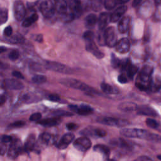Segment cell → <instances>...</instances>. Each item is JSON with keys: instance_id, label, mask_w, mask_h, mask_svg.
Masks as SVG:
<instances>
[{"instance_id": "cell-4", "label": "cell", "mask_w": 161, "mask_h": 161, "mask_svg": "<svg viewBox=\"0 0 161 161\" xmlns=\"http://www.w3.org/2000/svg\"><path fill=\"white\" fill-rule=\"evenodd\" d=\"M40 11L46 18H51L55 11V2L50 0L43 1L40 4Z\"/></svg>"}, {"instance_id": "cell-26", "label": "cell", "mask_w": 161, "mask_h": 161, "mask_svg": "<svg viewBox=\"0 0 161 161\" xmlns=\"http://www.w3.org/2000/svg\"><path fill=\"white\" fill-rule=\"evenodd\" d=\"M93 112V109L89 105L87 104H81L80 106H78L77 113L80 115H88Z\"/></svg>"}, {"instance_id": "cell-22", "label": "cell", "mask_w": 161, "mask_h": 161, "mask_svg": "<svg viewBox=\"0 0 161 161\" xmlns=\"http://www.w3.org/2000/svg\"><path fill=\"white\" fill-rule=\"evenodd\" d=\"M68 5L65 1L59 0L55 2V11L60 15H64L67 13Z\"/></svg>"}, {"instance_id": "cell-51", "label": "cell", "mask_w": 161, "mask_h": 161, "mask_svg": "<svg viewBox=\"0 0 161 161\" xmlns=\"http://www.w3.org/2000/svg\"><path fill=\"white\" fill-rule=\"evenodd\" d=\"M48 99L52 101H58L60 100V97L57 94H50L48 96Z\"/></svg>"}, {"instance_id": "cell-34", "label": "cell", "mask_w": 161, "mask_h": 161, "mask_svg": "<svg viewBox=\"0 0 161 161\" xmlns=\"http://www.w3.org/2000/svg\"><path fill=\"white\" fill-rule=\"evenodd\" d=\"M117 4H118L117 1H114V0H106L104 2V8L108 10L113 9Z\"/></svg>"}, {"instance_id": "cell-59", "label": "cell", "mask_w": 161, "mask_h": 161, "mask_svg": "<svg viewBox=\"0 0 161 161\" xmlns=\"http://www.w3.org/2000/svg\"><path fill=\"white\" fill-rule=\"evenodd\" d=\"M157 158L160 160H161V155H158L157 156Z\"/></svg>"}, {"instance_id": "cell-23", "label": "cell", "mask_w": 161, "mask_h": 161, "mask_svg": "<svg viewBox=\"0 0 161 161\" xmlns=\"http://www.w3.org/2000/svg\"><path fill=\"white\" fill-rule=\"evenodd\" d=\"M137 105L132 102H123L119 104L118 109L121 111L130 112L136 110Z\"/></svg>"}, {"instance_id": "cell-7", "label": "cell", "mask_w": 161, "mask_h": 161, "mask_svg": "<svg viewBox=\"0 0 161 161\" xmlns=\"http://www.w3.org/2000/svg\"><path fill=\"white\" fill-rule=\"evenodd\" d=\"M74 147L81 152H86L91 147V142L87 136H82L76 139L74 142Z\"/></svg>"}, {"instance_id": "cell-10", "label": "cell", "mask_w": 161, "mask_h": 161, "mask_svg": "<svg viewBox=\"0 0 161 161\" xmlns=\"http://www.w3.org/2000/svg\"><path fill=\"white\" fill-rule=\"evenodd\" d=\"M86 48L87 52L92 53L97 58H102L104 56V53L98 49L94 40L87 41L86 44Z\"/></svg>"}, {"instance_id": "cell-49", "label": "cell", "mask_w": 161, "mask_h": 161, "mask_svg": "<svg viewBox=\"0 0 161 161\" xmlns=\"http://www.w3.org/2000/svg\"><path fill=\"white\" fill-rule=\"evenodd\" d=\"M135 86H136V87H137L138 89H139L140 90L143 91H146L147 89H148V87L147 86H145V85L142 84V83L140 82H136Z\"/></svg>"}, {"instance_id": "cell-21", "label": "cell", "mask_w": 161, "mask_h": 161, "mask_svg": "<svg viewBox=\"0 0 161 161\" xmlns=\"http://www.w3.org/2000/svg\"><path fill=\"white\" fill-rule=\"evenodd\" d=\"M60 119L58 118H49L42 119L41 121H38V123L43 126L51 127L58 125L60 123Z\"/></svg>"}, {"instance_id": "cell-14", "label": "cell", "mask_w": 161, "mask_h": 161, "mask_svg": "<svg viewBox=\"0 0 161 161\" xmlns=\"http://www.w3.org/2000/svg\"><path fill=\"white\" fill-rule=\"evenodd\" d=\"M4 85L6 88L12 90H19L23 88V83L15 79H6L4 82Z\"/></svg>"}, {"instance_id": "cell-50", "label": "cell", "mask_w": 161, "mask_h": 161, "mask_svg": "<svg viewBox=\"0 0 161 161\" xmlns=\"http://www.w3.org/2000/svg\"><path fill=\"white\" fill-rule=\"evenodd\" d=\"M66 127L69 130H75L77 128L78 126H77V125H76L74 123H69L66 125Z\"/></svg>"}, {"instance_id": "cell-31", "label": "cell", "mask_w": 161, "mask_h": 161, "mask_svg": "<svg viewBox=\"0 0 161 161\" xmlns=\"http://www.w3.org/2000/svg\"><path fill=\"white\" fill-rule=\"evenodd\" d=\"M101 88L102 91L106 94H114L117 92L116 91H115V89L113 86L105 82H103L101 84Z\"/></svg>"}, {"instance_id": "cell-6", "label": "cell", "mask_w": 161, "mask_h": 161, "mask_svg": "<svg viewBox=\"0 0 161 161\" xmlns=\"http://www.w3.org/2000/svg\"><path fill=\"white\" fill-rule=\"evenodd\" d=\"M45 67L47 69L55 71L64 74H70L72 72V70L70 67L57 62L48 61L46 63Z\"/></svg>"}, {"instance_id": "cell-47", "label": "cell", "mask_w": 161, "mask_h": 161, "mask_svg": "<svg viewBox=\"0 0 161 161\" xmlns=\"http://www.w3.org/2000/svg\"><path fill=\"white\" fill-rule=\"evenodd\" d=\"M3 33L6 36H11L13 33V29H12L11 26H8L6 27L5 29L4 30Z\"/></svg>"}, {"instance_id": "cell-37", "label": "cell", "mask_w": 161, "mask_h": 161, "mask_svg": "<svg viewBox=\"0 0 161 161\" xmlns=\"http://www.w3.org/2000/svg\"><path fill=\"white\" fill-rule=\"evenodd\" d=\"M146 124L148 127H150L152 128H156L158 126V122L151 118H147L146 119Z\"/></svg>"}, {"instance_id": "cell-45", "label": "cell", "mask_w": 161, "mask_h": 161, "mask_svg": "<svg viewBox=\"0 0 161 161\" xmlns=\"http://www.w3.org/2000/svg\"><path fill=\"white\" fill-rule=\"evenodd\" d=\"M92 8L94 11H99L101 8V2L99 1H93L92 3Z\"/></svg>"}, {"instance_id": "cell-60", "label": "cell", "mask_w": 161, "mask_h": 161, "mask_svg": "<svg viewBox=\"0 0 161 161\" xmlns=\"http://www.w3.org/2000/svg\"><path fill=\"white\" fill-rule=\"evenodd\" d=\"M107 161H114V160H112V159H109V160H108Z\"/></svg>"}, {"instance_id": "cell-52", "label": "cell", "mask_w": 161, "mask_h": 161, "mask_svg": "<svg viewBox=\"0 0 161 161\" xmlns=\"http://www.w3.org/2000/svg\"><path fill=\"white\" fill-rule=\"evenodd\" d=\"M134 161H153V160L147 156H141V157H138Z\"/></svg>"}, {"instance_id": "cell-1", "label": "cell", "mask_w": 161, "mask_h": 161, "mask_svg": "<svg viewBox=\"0 0 161 161\" xmlns=\"http://www.w3.org/2000/svg\"><path fill=\"white\" fill-rule=\"evenodd\" d=\"M121 135L129 138H139L149 140L152 133L145 130L137 128H124L120 131Z\"/></svg>"}, {"instance_id": "cell-9", "label": "cell", "mask_w": 161, "mask_h": 161, "mask_svg": "<svg viewBox=\"0 0 161 161\" xmlns=\"http://www.w3.org/2000/svg\"><path fill=\"white\" fill-rule=\"evenodd\" d=\"M97 121L109 126H123L126 124V121L118 119L112 117H101L97 119Z\"/></svg>"}, {"instance_id": "cell-55", "label": "cell", "mask_w": 161, "mask_h": 161, "mask_svg": "<svg viewBox=\"0 0 161 161\" xmlns=\"http://www.w3.org/2000/svg\"><path fill=\"white\" fill-rule=\"evenodd\" d=\"M69 109H70L71 111L77 113V108H78V106H77V105H70V106H69Z\"/></svg>"}, {"instance_id": "cell-28", "label": "cell", "mask_w": 161, "mask_h": 161, "mask_svg": "<svg viewBox=\"0 0 161 161\" xmlns=\"http://www.w3.org/2000/svg\"><path fill=\"white\" fill-rule=\"evenodd\" d=\"M94 150L103 154L106 157L109 156V153H110L109 148L107 146H106L104 145H101V144H98V145H95L94 147Z\"/></svg>"}, {"instance_id": "cell-54", "label": "cell", "mask_w": 161, "mask_h": 161, "mask_svg": "<svg viewBox=\"0 0 161 161\" xmlns=\"http://www.w3.org/2000/svg\"><path fill=\"white\" fill-rule=\"evenodd\" d=\"M6 101V97L5 95H1L0 96V106L3 104Z\"/></svg>"}, {"instance_id": "cell-25", "label": "cell", "mask_w": 161, "mask_h": 161, "mask_svg": "<svg viewBox=\"0 0 161 161\" xmlns=\"http://www.w3.org/2000/svg\"><path fill=\"white\" fill-rule=\"evenodd\" d=\"M97 21V17L94 14H89L85 18V25L87 28H91L94 26Z\"/></svg>"}, {"instance_id": "cell-33", "label": "cell", "mask_w": 161, "mask_h": 161, "mask_svg": "<svg viewBox=\"0 0 161 161\" xmlns=\"http://www.w3.org/2000/svg\"><path fill=\"white\" fill-rule=\"evenodd\" d=\"M47 77L43 75H35L32 77V81L36 84H41L46 82Z\"/></svg>"}, {"instance_id": "cell-46", "label": "cell", "mask_w": 161, "mask_h": 161, "mask_svg": "<svg viewBox=\"0 0 161 161\" xmlns=\"http://www.w3.org/2000/svg\"><path fill=\"white\" fill-rule=\"evenodd\" d=\"M7 151V146L6 145L2 142H0V155H3L6 153Z\"/></svg>"}, {"instance_id": "cell-48", "label": "cell", "mask_w": 161, "mask_h": 161, "mask_svg": "<svg viewBox=\"0 0 161 161\" xmlns=\"http://www.w3.org/2000/svg\"><path fill=\"white\" fill-rule=\"evenodd\" d=\"M118 82L119 83H121V84H125V83H126L128 82L127 77L124 74L119 75V76L118 77Z\"/></svg>"}, {"instance_id": "cell-12", "label": "cell", "mask_w": 161, "mask_h": 161, "mask_svg": "<svg viewBox=\"0 0 161 161\" xmlns=\"http://www.w3.org/2000/svg\"><path fill=\"white\" fill-rule=\"evenodd\" d=\"M74 135L72 133H67L65 134L57 143V148L59 149H65L73 141Z\"/></svg>"}, {"instance_id": "cell-8", "label": "cell", "mask_w": 161, "mask_h": 161, "mask_svg": "<svg viewBox=\"0 0 161 161\" xmlns=\"http://www.w3.org/2000/svg\"><path fill=\"white\" fill-rule=\"evenodd\" d=\"M13 13L17 21H21L25 18L26 9L24 4L21 1H16L13 4Z\"/></svg>"}, {"instance_id": "cell-41", "label": "cell", "mask_w": 161, "mask_h": 161, "mask_svg": "<svg viewBox=\"0 0 161 161\" xmlns=\"http://www.w3.org/2000/svg\"><path fill=\"white\" fill-rule=\"evenodd\" d=\"M106 134H107V133L104 130L98 128H96V129H95V135H96V136H97V137H104L106 135Z\"/></svg>"}, {"instance_id": "cell-58", "label": "cell", "mask_w": 161, "mask_h": 161, "mask_svg": "<svg viewBox=\"0 0 161 161\" xmlns=\"http://www.w3.org/2000/svg\"><path fill=\"white\" fill-rule=\"evenodd\" d=\"M6 50V47H3V46H0V53H1L3 52H4Z\"/></svg>"}, {"instance_id": "cell-32", "label": "cell", "mask_w": 161, "mask_h": 161, "mask_svg": "<svg viewBox=\"0 0 161 161\" xmlns=\"http://www.w3.org/2000/svg\"><path fill=\"white\" fill-rule=\"evenodd\" d=\"M10 37L11 38L9 39V42L13 43H21L25 41V38L19 33H16L13 35H11Z\"/></svg>"}, {"instance_id": "cell-24", "label": "cell", "mask_w": 161, "mask_h": 161, "mask_svg": "<svg viewBox=\"0 0 161 161\" xmlns=\"http://www.w3.org/2000/svg\"><path fill=\"white\" fill-rule=\"evenodd\" d=\"M54 140V137L49 133L44 132L42 133L38 139V143L43 145H47Z\"/></svg>"}, {"instance_id": "cell-11", "label": "cell", "mask_w": 161, "mask_h": 161, "mask_svg": "<svg viewBox=\"0 0 161 161\" xmlns=\"http://www.w3.org/2000/svg\"><path fill=\"white\" fill-rule=\"evenodd\" d=\"M130 48V43L128 38H123L117 42L116 45V50L120 53H125L128 52Z\"/></svg>"}, {"instance_id": "cell-29", "label": "cell", "mask_w": 161, "mask_h": 161, "mask_svg": "<svg viewBox=\"0 0 161 161\" xmlns=\"http://www.w3.org/2000/svg\"><path fill=\"white\" fill-rule=\"evenodd\" d=\"M125 70L126 71L128 77L130 79H133V77H134V75H135V74L136 73V72L138 70V67L136 66L131 64V63H130L128 64V65L127 66Z\"/></svg>"}, {"instance_id": "cell-39", "label": "cell", "mask_w": 161, "mask_h": 161, "mask_svg": "<svg viewBox=\"0 0 161 161\" xmlns=\"http://www.w3.org/2000/svg\"><path fill=\"white\" fill-rule=\"evenodd\" d=\"M19 57V52L17 50H12L9 53V58L13 61L16 60L18 59Z\"/></svg>"}, {"instance_id": "cell-44", "label": "cell", "mask_w": 161, "mask_h": 161, "mask_svg": "<svg viewBox=\"0 0 161 161\" xmlns=\"http://www.w3.org/2000/svg\"><path fill=\"white\" fill-rule=\"evenodd\" d=\"M0 140H1V142H3V143H8V142H12L13 139L12 136H9V135H3L1 136Z\"/></svg>"}, {"instance_id": "cell-56", "label": "cell", "mask_w": 161, "mask_h": 161, "mask_svg": "<svg viewBox=\"0 0 161 161\" xmlns=\"http://www.w3.org/2000/svg\"><path fill=\"white\" fill-rule=\"evenodd\" d=\"M141 3V1L140 0H135L133 1V3H132V5L133 7H135V6H137L138 5H139V4Z\"/></svg>"}, {"instance_id": "cell-2", "label": "cell", "mask_w": 161, "mask_h": 161, "mask_svg": "<svg viewBox=\"0 0 161 161\" xmlns=\"http://www.w3.org/2000/svg\"><path fill=\"white\" fill-rule=\"evenodd\" d=\"M60 82L66 86L74 88L76 89H80L82 91H85L89 93L95 92L94 90L89 87L88 85L80 80H78L72 78H65L61 80Z\"/></svg>"}, {"instance_id": "cell-35", "label": "cell", "mask_w": 161, "mask_h": 161, "mask_svg": "<svg viewBox=\"0 0 161 161\" xmlns=\"http://www.w3.org/2000/svg\"><path fill=\"white\" fill-rule=\"evenodd\" d=\"M111 64L114 68H118L120 66L121 60H119L113 53H112L111 58Z\"/></svg>"}, {"instance_id": "cell-53", "label": "cell", "mask_w": 161, "mask_h": 161, "mask_svg": "<svg viewBox=\"0 0 161 161\" xmlns=\"http://www.w3.org/2000/svg\"><path fill=\"white\" fill-rule=\"evenodd\" d=\"M12 75L14 77H16L18 79H23L24 78V77L22 75V74L20 72H18V71H13L12 72Z\"/></svg>"}, {"instance_id": "cell-43", "label": "cell", "mask_w": 161, "mask_h": 161, "mask_svg": "<svg viewBox=\"0 0 161 161\" xmlns=\"http://www.w3.org/2000/svg\"><path fill=\"white\" fill-rule=\"evenodd\" d=\"M42 118V114L40 113H35L30 117V120L31 121H38Z\"/></svg>"}, {"instance_id": "cell-20", "label": "cell", "mask_w": 161, "mask_h": 161, "mask_svg": "<svg viewBox=\"0 0 161 161\" xmlns=\"http://www.w3.org/2000/svg\"><path fill=\"white\" fill-rule=\"evenodd\" d=\"M130 23V16H125V17L122 18L119 20V22L118 25V29L119 31L121 33H126L128 30Z\"/></svg>"}, {"instance_id": "cell-13", "label": "cell", "mask_w": 161, "mask_h": 161, "mask_svg": "<svg viewBox=\"0 0 161 161\" xmlns=\"http://www.w3.org/2000/svg\"><path fill=\"white\" fill-rule=\"evenodd\" d=\"M152 72V69L148 65H145L141 70L139 74V79L144 83H148L150 80V77Z\"/></svg>"}, {"instance_id": "cell-27", "label": "cell", "mask_w": 161, "mask_h": 161, "mask_svg": "<svg viewBox=\"0 0 161 161\" xmlns=\"http://www.w3.org/2000/svg\"><path fill=\"white\" fill-rule=\"evenodd\" d=\"M38 19V16L37 14L35 13L31 14L30 16L25 18L22 23V26L24 27H28L31 26L33 23L36 21Z\"/></svg>"}, {"instance_id": "cell-5", "label": "cell", "mask_w": 161, "mask_h": 161, "mask_svg": "<svg viewBox=\"0 0 161 161\" xmlns=\"http://www.w3.org/2000/svg\"><path fill=\"white\" fill-rule=\"evenodd\" d=\"M104 43L109 47L116 46L117 43V36L115 30L113 27L110 26L107 28L103 33Z\"/></svg>"}, {"instance_id": "cell-19", "label": "cell", "mask_w": 161, "mask_h": 161, "mask_svg": "<svg viewBox=\"0 0 161 161\" xmlns=\"http://www.w3.org/2000/svg\"><path fill=\"white\" fill-rule=\"evenodd\" d=\"M110 21V14L108 13H101L98 18V27L100 30H104Z\"/></svg>"}, {"instance_id": "cell-42", "label": "cell", "mask_w": 161, "mask_h": 161, "mask_svg": "<svg viewBox=\"0 0 161 161\" xmlns=\"http://www.w3.org/2000/svg\"><path fill=\"white\" fill-rule=\"evenodd\" d=\"M25 125V122L23 121H14V123H11L10 125H9V127L10 128H21V127H23L24 125Z\"/></svg>"}, {"instance_id": "cell-57", "label": "cell", "mask_w": 161, "mask_h": 161, "mask_svg": "<svg viewBox=\"0 0 161 161\" xmlns=\"http://www.w3.org/2000/svg\"><path fill=\"white\" fill-rule=\"evenodd\" d=\"M42 40H43V36H42V35H37L36 39V41L41 42L42 41Z\"/></svg>"}, {"instance_id": "cell-3", "label": "cell", "mask_w": 161, "mask_h": 161, "mask_svg": "<svg viewBox=\"0 0 161 161\" xmlns=\"http://www.w3.org/2000/svg\"><path fill=\"white\" fill-rule=\"evenodd\" d=\"M24 150V146L21 142L19 139L13 140L11 142L8 150V157L11 159H15L17 158L19 154H21Z\"/></svg>"}, {"instance_id": "cell-15", "label": "cell", "mask_w": 161, "mask_h": 161, "mask_svg": "<svg viewBox=\"0 0 161 161\" xmlns=\"http://www.w3.org/2000/svg\"><path fill=\"white\" fill-rule=\"evenodd\" d=\"M126 10H127V6L125 5H122L118 7L110 15V21L113 23L117 22L118 20L121 19V18L125 13Z\"/></svg>"}, {"instance_id": "cell-17", "label": "cell", "mask_w": 161, "mask_h": 161, "mask_svg": "<svg viewBox=\"0 0 161 161\" xmlns=\"http://www.w3.org/2000/svg\"><path fill=\"white\" fill-rule=\"evenodd\" d=\"M137 113L139 114L146 115V116H158L157 112L153 109L152 108L148 106H141L138 107L136 109Z\"/></svg>"}, {"instance_id": "cell-18", "label": "cell", "mask_w": 161, "mask_h": 161, "mask_svg": "<svg viewBox=\"0 0 161 161\" xmlns=\"http://www.w3.org/2000/svg\"><path fill=\"white\" fill-rule=\"evenodd\" d=\"M36 145V137L34 134H30L27 137L25 144L24 150L26 152H30L33 150Z\"/></svg>"}, {"instance_id": "cell-16", "label": "cell", "mask_w": 161, "mask_h": 161, "mask_svg": "<svg viewBox=\"0 0 161 161\" xmlns=\"http://www.w3.org/2000/svg\"><path fill=\"white\" fill-rule=\"evenodd\" d=\"M70 12L74 14L75 18H79L82 13V7L79 1H72L70 3Z\"/></svg>"}, {"instance_id": "cell-40", "label": "cell", "mask_w": 161, "mask_h": 161, "mask_svg": "<svg viewBox=\"0 0 161 161\" xmlns=\"http://www.w3.org/2000/svg\"><path fill=\"white\" fill-rule=\"evenodd\" d=\"M62 16L63 21H66V22L70 21L73 20L75 18L74 14L71 12H67L66 14H65L64 15H62Z\"/></svg>"}, {"instance_id": "cell-38", "label": "cell", "mask_w": 161, "mask_h": 161, "mask_svg": "<svg viewBox=\"0 0 161 161\" xmlns=\"http://www.w3.org/2000/svg\"><path fill=\"white\" fill-rule=\"evenodd\" d=\"M83 38H84V40H86V42L87 41H91V40H93L94 38V33L92 31L88 30L86 31L83 34Z\"/></svg>"}, {"instance_id": "cell-30", "label": "cell", "mask_w": 161, "mask_h": 161, "mask_svg": "<svg viewBox=\"0 0 161 161\" xmlns=\"http://www.w3.org/2000/svg\"><path fill=\"white\" fill-rule=\"evenodd\" d=\"M8 18V10L4 7H0V25L5 23Z\"/></svg>"}, {"instance_id": "cell-36", "label": "cell", "mask_w": 161, "mask_h": 161, "mask_svg": "<svg viewBox=\"0 0 161 161\" xmlns=\"http://www.w3.org/2000/svg\"><path fill=\"white\" fill-rule=\"evenodd\" d=\"M53 114L57 116H72L73 113L66 111H55L53 113Z\"/></svg>"}]
</instances>
